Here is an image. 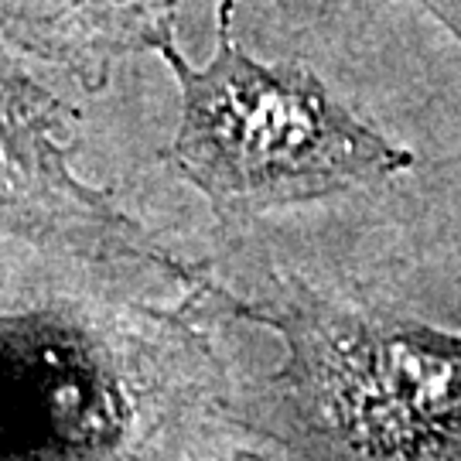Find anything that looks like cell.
I'll return each mask as SVG.
<instances>
[{
	"instance_id": "2",
	"label": "cell",
	"mask_w": 461,
	"mask_h": 461,
	"mask_svg": "<svg viewBox=\"0 0 461 461\" xmlns=\"http://www.w3.org/2000/svg\"><path fill=\"white\" fill-rule=\"evenodd\" d=\"M284 325L331 430L363 461H438L461 445V335L329 308Z\"/></svg>"
},
{
	"instance_id": "3",
	"label": "cell",
	"mask_w": 461,
	"mask_h": 461,
	"mask_svg": "<svg viewBox=\"0 0 461 461\" xmlns=\"http://www.w3.org/2000/svg\"><path fill=\"white\" fill-rule=\"evenodd\" d=\"M68 106L7 55L0 38V230L38 243L167 264L144 232L72 167Z\"/></svg>"
},
{
	"instance_id": "4",
	"label": "cell",
	"mask_w": 461,
	"mask_h": 461,
	"mask_svg": "<svg viewBox=\"0 0 461 461\" xmlns=\"http://www.w3.org/2000/svg\"><path fill=\"white\" fill-rule=\"evenodd\" d=\"M175 7L178 0H0V38L99 89L116 59L154 51L175 32Z\"/></svg>"
},
{
	"instance_id": "5",
	"label": "cell",
	"mask_w": 461,
	"mask_h": 461,
	"mask_svg": "<svg viewBox=\"0 0 461 461\" xmlns=\"http://www.w3.org/2000/svg\"><path fill=\"white\" fill-rule=\"evenodd\" d=\"M413 4H420L428 14L438 17L447 32L461 41V0H413Z\"/></svg>"
},
{
	"instance_id": "1",
	"label": "cell",
	"mask_w": 461,
	"mask_h": 461,
	"mask_svg": "<svg viewBox=\"0 0 461 461\" xmlns=\"http://www.w3.org/2000/svg\"><path fill=\"white\" fill-rule=\"evenodd\" d=\"M215 51L192 66L175 32L154 55L182 93V123L167 148L175 171L226 212L312 202L390 178L413 154L348 113L312 68L264 66L232 34V0H219Z\"/></svg>"
}]
</instances>
